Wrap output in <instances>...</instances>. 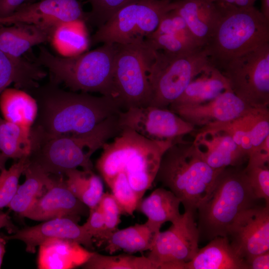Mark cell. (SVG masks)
Segmentation results:
<instances>
[{"mask_svg":"<svg viewBox=\"0 0 269 269\" xmlns=\"http://www.w3.org/2000/svg\"><path fill=\"white\" fill-rule=\"evenodd\" d=\"M255 109L228 90L206 103L170 110L194 127L202 128L238 118Z\"/></svg>","mask_w":269,"mask_h":269,"instance_id":"18","label":"cell"},{"mask_svg":"<svg viewBox=\"0 0 269 269\" xmlns=\"http://www.w3.org/2000/svg\"><path fill=\"white\" fill-rule=\"evenodd\" d=\"M119 205L122 213L133 216L141 200L123 173L117 174L107 185Z\"/></svg>","mask_w":269,"mask_h":269,"instance_id":"36","label":"cell"},{"mask_svg":"<svg viewBox=\"0 0 269 269\" xmlns=\"http://www.w3.org/2000/svg\"><path fill=\"white\" fill-rule=\"evenodd\" d=\"M29 0H0V18L12 15L17 9Z\"/></svg>","mask_w":269,"mask_h":269,"instance_id":"43","label":"cell"},{"mask_svg":"<svg viewBox=\"0 0 269 269\" xmlns=\"http://www.w3.org/2000/svg\"><path fill=\"white\" fill-rule=\"evenodd\" d=\"M118 120L121 128H129L156 141L176 140L195 127L168 108L151 106L122 110L118 114Z\"/></svg>","mask_w":269,"mask_h":269,"instance_id":"13","label":"cell"},{"mask_svg":"<svg viewBox=\"0 0 269 269\" xmlns=\"http://www.w3.org/2000/svg\"><path fill=\"white\" fill-rule=\"evenodd\" d=\"M89 208L79 200L67 187L61 178H53L46 192L37 199L24 214L30 219L45 221L69 217L79 222L80 217L89 214Z\"/></svg>","mask_w":269,"mask_h":269,"instance_id":"17","label":"cell"},{"mask_svg":"<svg viewBox=\"0 0 269 269\" xmlns=\"http://www.w3.org/2000/svg\"><path fill=\"white\" fill-rule=\"evenodd\" d=\"M269 162V136L256 147L249 155L248 165H263Z\"/></svg>","mask_w":269,"mask_h":269,"instance_id":"42","label":"cell"},{"mask_svg":"<svg viewBox=\"0 0 269 269\" xmlns=\"http://www.w3.org/2000/svg\"><path fill=\"white\" fill-rule=\"evenodd\" d=\"M260 11L264 17L269 21V0H262Z\"/></svg>","mask_w":269,"mask_h":269,"instance_id":"47","label":"cell"},{"mask_svg":"<svg viewBox=\"0 0 269 269\" xmlns=\"http://www.w3.org/2000/svg\"><path fill=\"white\" fill-rule=\"evenodd\" d=\"M222 170L209 166L193 141L181 138L163 153L155 180L179 198L185 211L196 214Z\"/></svg>","mask_w":269,"mask_h":269,"instance_id":"5","label":"cell"},{"mask_svg":"<svg viewBox=\"0 0 269 269\" xmlns=\"http://www.w3.org/2000/svg\"><path fill=\"white\" fill-rule=\"evenodd\" d=\"M78 221L69 217L52 219L38 225L17 230L13 235L3 236L6 240H18L25 245L26 251L35 252L36 248L51 239L75 242L87 249L93 250V238Z\"/></svg>","mask_w":269,"mask_h":269,"instance_id":"16","label":"cell"},{"mask_svg":"<svg viewBox=\"0 0 269 269\" xmlns=\"http://www.w3.org/2000/svg\"><path fill=\"white\" fill-rule=\"evenodd\" d=\"M5 245L6 240L3 237L0 236V269L5 253Z\"/></svg>","mask_w":269,"mask_h":269,"instance_id":"48","label":"cell"},{"mask_svg":"<svg viewBox=\"0 0 269 269\" xmlns=\"http://www.w3.org/2000/svg\"><path fill=\"white\" fill-rule=\"evenodd\" d=\"M184 269H249L246 261L231 246L227 237H216L199 249Z\"/></svg>","mask_w":269,"mask_h":269,"instance_id":"25","label":"cell"},{"mask_svg":"<svg viewBox=\"0 0 269 269\" xmlns=\"http://www.w3.org/2000/svg\"><path fill=\"white\" fill-rule=\"evenodd\" d=\"M8 158L0 152V171L5 168V166Z\"/></svg>","mask_w":269,"mask_h":269,"instance_id":"49","label":"cell"},{"mask_svg":"<svg viewBox=\"0 0 269 269\" xmlns=\"http://www.w3.org/2000/svg\"><path fill=\"white\" fill-rule=\"evenodd\" d=\"M94 252L72 241L51 239L40 245L37 258L39 269H70L82 266Z\"/></svg>","mask_w":269,"mask_h":269,"instance_id":"24","label":"cell"},{"mask_svg":"<svg viewBox=\"0 0 269 269\" xmlns=\"http://www.w3.org/2000/svg\"><path fill=\"white\" fill-rule=\"evenodd\" d=\"M23 174L25 180L18 185L15 194L7 206L11 210L21 217L31 208L52 184L53 178L37 166L28 163Z\"/></svg>","mask_w":269,"mask_h":269,"instance_id":"30","label":"cell"},{"mask_svg":"<svg viewBox=\"0 0 269 269\" xmlns=\"http://www.w3.org/2000/svg\"><path fill=\"white\" fill-rule=\"evenodd\" d=\"M27 92L38 105L32 127L50 135L86 133L123 110L112 97L66 91L51 80Z\"/></svg>","mask_w":269,"mask_h":269,"instance_id":"1","label":"cell"},{"mask_svg":"<svg viewBox=\"0 0 269 269\" xmlns=\"http://www.w3.org/2000/svg\"><path fill=\"white\" fill-rule=\"evenodd\" d=\"M144 42L155 50L181 54L201 48L183 18L174 10L166 12Z\"/></svg>","mask_w":269,"mask_h":269,"instance_id":"21","label":"cell"},{"mask_svg":"<svg viewBox=\"0 0 269 269\" xmlns=\"http://www.w3.org/2000/svg\"><path fill=\"white\" fill-rule=\"evenodd\" d=\"M256 200L244 168L241 166L224 168L218 175L210 194L197 209L199 240L227 237L238 216L255 206Z\"/></svg>","mask_w":269,"mask_h":269,"instance_id":"7","label":"cell"},{"mask_svg":"<svg viewBox=\"0 0 269 269\" xmlns=\"http://www.w3.org/2000/svg\"><path fill=\"white\" fill-rule=\"evenodd\" d=\"M117 49V44L105 43L89 52L63 57L40 46L35 62L47 69L50 80L72 91L96 92L115 98L113 69Z\"/></svg>","mask_w":269,"mask_h":269,"instance_id":"4","label":"cell"},{"mask_svg":"<svg viewBox=\"0 0 269 269\" xmlns=\"http://www.w3.org/2000/svg\"><path fill=\"white\" fill-rule=\"evenodd\" d=\"M7 18L8 24H33L45 30L50 36L52 30L60 23L86 21L87 13L77 0H40L24 3Z\"/></svg>","mask_w":269,"mask_h":269,"instance_id":"15","label":"cell"},{"mask_svg":"<svg viewBox=\"0 0 269 269\" xmlns=\"http://www.w3.org/2000/svg\"><path fill=\"white\" fill-rule=\"evenodd\" d=\"M215 3L218 18L204 48L215 66L220 70L230 60L269 43V21L254 6Z\"/></svg>","mask_w":269,"mask_h":269,"instance_id":"6","label":"cell"},{"mask_svg":"<svg viewBox=\"0 0 269 269\" xmlns=\"http://www.w3.org/2000/svg\"><path fill=\"white\" fill-rule=\"evenodd\" d=\"M0 110L5 121L31 129L37 118L38 105L26 91L8 87L0 94Z\"/></svg>","mask_w":269,"mask_h":269,"instance_id":"29","label":"cell"},{"mask_svg":"<svg viewBox=\"0 0 269 269\" xmlns=\"http://www.w3.org/2000/svg\"><path fill=\"white\" fill-rule=\"evenodd\" d=\"M172 4V9L184 20L199 46L205 48L217 20L216 4L209 0H177Z\"/></svg>","mask_w":269,"mask_h":269,"instance_id":"22","label":"cell"},{"mask_svg":"<svg viewBox=\"0 0 269 269\" xmlns=\"http://www.w3.org/2000/svg\"><path fill=\"white\" fill-rule=\"evenodd\" d=\"M5 20L3 18H0V24H4Z\"/></svg>","mask_w":269,"mask_h":269,"instance_id":"50","label":"cell"},{"mask_svg":"<svg viewBox=\"0 0 269 269\" xmlns=\"http://www.w3.org/2000/svg\"><path fill=\"white\" fill-rule=\"evenodd\" d=\"M30 131L0 118V152L8 158L28 157L31 149Z\"/></svg>","mask_w":269,"mask_h":269,"instance_id":"34","label":"cell"},{"mask_svg":"<svg viewBox=\"0 0 269 269\" xmlns=\"http://www.w3.org/2000/svg\"><path fill=\"white\" fill-rule=\"evenodd\" d=\"M171 0H139L116 12L98 27L91 42L118 44L141 43L172 8Z\"/></svg>","mask_w":269,"mask_h":269,"instance_id":"9","label":"cell"},{"mask_svg":"<svg viewBox=\"0 0 269 269\" xmlns=\"http://www.w3.org/2000/svg\"><path fill=\"white\" fill-rule=\"evenodd\" d=\"M227 237L246 262L256 255L269 251V205H255L242 212L231 227Z\"/></svg>","mask_w":269,"mask_h":269,"instance_id":"14","label":"cell"},{"mask_svg":"<svg viewBox=\"0 0 269 269\" xmlns=\"http://www.w3.org/2000/svg\"><path fill=\"white\" fill-rule=\"evenodd\" d=\"M201 128L225 131L249 157L254 149L269 136V108H256L238 118Z\"/></svg>","mask_w":269,"mask_h":269,"instance_id":"20","label":"cell"},{"mask_svg":"<svg viewBox=\"0 0 269 269\" xmlns=\"http://www.w3.org/2000/svg\"><path fill=\"white\" fill-rule=\"evenodd\" d=\"M121 131L118 115L106 119L83 134L50 135L31 127L28 162L49 174H64L78 167L93 170V154Z\"/></svg>","mask_w":269,"mask_h":269,"instance_id":"3","label":"cell"},{"mask_svg":"<svg viewBox=\"0 0 269 269\" xmlns=\"http://www.w3.org/2000/svg\"><path fill=\"white\" fill-rule=\"evenodd\" d=\"M252 192L257 199H264L269 204V164L248 165L244 168Z\"/></svg>","mask_w":269,"mask_h":269,"instance_id":"40","label":"cell"},{"mask_svg":"<svg viewBox=\"0 0 269 269\" xmlns=\"http://www.w3.org/2000/svg\"><path fill=\"white\" fill-rule=\"evenodd\" d=\"M83 226L93 238L101 241L104 231L105 221L98 205L89 209L88 218Z\"/></svg>","mask_w":269,"mask_h":269,"instance_id":"41","label":"cell"},{"mask_svg":"<svg viewBox=\"0 0 269 269\" xmlns=\"http://www.w3.org/2000/svg\"><path fill=\"white\" fill-rule=\"evenodd\" d=\"M157 234L146 223L118 229L106 241L105 250L110 254L121 250L129 253L149 251Z\"/></svg>","mask_w":269,"mask_h":269,"instance_id":"32","label":"cell"},{"mask_svg":"<svg viewBox=\"0 0 269 269\" xmlns=\"http://www.w3.org/2000/svg\"><path fill=\"white\" fill-rule=\"evenodd\" d=\"M176 140H153L122 128L103 146L96 168L107 185L117 174H124L142 199L155 181L163 153Z\"/></svg>","mask_w":269,"mask_h":269,"instance_id":"2","label":"cell"},{"mask_svg":"<svg viewBox=\"0 0 269 269\" xmlns=\"http://www.w3.org/2000/svg\"><path fill=\"white\" fill-rule=\"evenodd\" d=\"M36 0H29L28 2H34V1H36Z\"/></svg>","mask_w":269,"mask_h":269,"instance_id":"51","label":"cell"},{"mask_svg":"<svg viewBox=\"0 0 269 269\" xmlns=\"http://www.w3.org/2000/svg\"><path fill=\"white\" fill-rule=\"evenodd\" d=\"M28 157L18 159L8 169L0 173V210L8 205L16 193L19 178L27 166Z\"/></svg>","mask_w":269,"mask_h":269,"instance_id":"37","label":"cell"},{"mask_svg":"<svg viewBox=\"0 0 269 269\" xmlns=\"http://www.w3.org/2000/svg\"><path fill=\"white\" fill-rule=\"evenodd\" d=\"M155 51L144 41L138 44H117L113 85L115 98L123 110L149 105L148 71Z\"/></svg>","mask_w":269,"mask_h":269,"instance_id":"10","label":"cell"},{"mask_svg":"<svg viewBox=\"0 0 269 269\" xmlns=\"http://www.w3.org/2000/svg\"><path fill=\"white\" fill-rule=\"evenodd\" d=\"M216 3H223L238 7H247L254 6L257 0H209Z\"/></svg>","mask_w":269,"mask_h":269,"instance_id":"45","label":"cell"},{"mask_svg":"<svg viewBox=\"0 0 269 269\" xmlns=\"http://www.w3.org/2000/svg\"><path fill=\"white\" fill-rule=\"evenodd\" d=\"M84 21L78 20L62 22L52 30L48 42L60 56L77 55L88 48L89 40Z\"/></svg>","mask_w":269,"mask_h":269,"instance_id":"31","label":"cell"},{"mask_svg":"<svg viewBox=\"0 0 269 269\" xmlns=\"http://www.w3.org/2000/svg\"><path fill=\"white\" fill-rule=\"evenodd\" d=\"M82 267L85 269H159L147 257L128 254L108 256L94 252Z\"/></svg>","mask_w":269,"mask_h":269,"instance_id":"35","label":"cell"},{"mask_svg":"<svg viewBox=\"0 0 269 269\" xmlns=\"http://www.w3.org/2000/svg\"><path fill=\"white\" fill-rule=\"evenodd\" d=\"M2 228H6L9 233H15L17 230L8 214L0 210V229Z\"/></svg>","mask_w":269,"mask_h":269,"instance_id":"46","label":"cell"},{"mask_svg":"<svg viewBox=\"0 0 269 269\" xmlns=\"http://www.w3.org/2000/svg\"><path fill=\"white\" fill-rule=\"evenodd\" d=\"M196 214L184 211L170 228L156 235L147 256L159 269H184L199 250Z\"/></svg>","mask_w":269,"mask_h":269,"instance_id":"12","label":"cell"},{"mask_svg":"<svg viewBox=\"0 0 269 269\" xmlns=\"http://www.w3.org/2000/svg\"><path fill=\"white\" fill-rule=\"evenodd\" d=\"M228 90L231 89L227 78L219 69L211 63L191 81L168 108L172 110L203 104Z\"/></svg>","mask_w":269,"mask_h":269,"instance_id":"23","label":"cell"},{"mask_svg":"<svg viewBox=\"0 0 269 269\" xmlns=\"http://www.w3.org/2000/svg\"><path fill=\"white\" fill-rule=\"evenodd\" d=\"M139 0H89L91 10L86 20L99 27L123 7Z\"/></svg>","mask_w":269,"mask_h":269,"instance_id":"38","label":"cell"},{"mask_svg":"<svg viewBox=\"0 0 269 269\" xmlns=\"http://www.w3.org/2000/svg\"><path fill=\"white\" fill-rule=\"evenodd\" d=\"M231 90L253 108H269V43L237 56L220 69Z\"/></svg>","mask_w":269,"mask_h":269,"instance_id":"11","label":"cell"},{"mask_svg":"<svg viewBox=\"0 0 269 269\" xmlns=\"http://www.w3.org/2000/svg\"><path fill=\"white\" fill-rule=\"evenodd\" d=\"M12 24L0 27V50L10 56L21 57L32 47L49 41L48 33L36 25Z\"/></svg>","mask_w":269,"mask_h":269,"instance_id":"28","label":"cell"},{"mask_svg":"<svg viewBox=\"0 0 269 269\" xmlns=\"http://www.w3.org/2000/svg\"><path fill=\"white\" fill-rule=\"evenodd\" d=\"M47 72L35 62L10 56L0 50V94L11 84L28 92L38 87Z\"/></svg>","mask_w":269,"mask_h":269,"instance_id":"26","label":"cell"},{"mask_svg":"<svg viewBox=\"0 0 269 269\" xmlns=\"http://www.w3.org/2000/svg\"><path fill=\"white\" fill-rule=\"evenodd\" d=\"M66 185L69 191L89 209L98 206L104 194L103 179L93 170L77 168L67 171Z\"/></svg>","mask_w":269,"mask_h":269,"instance_id":"33","label":"cell"},{"mask_svg":"<svg viewBox=\"0 0 269 269\" xmlns=\"http://www.w3.org/2000/svg\"><path fill=\"white\" fill-rule=\"evenodd\" d=\"M249 269H269V251L256 255L246 261Z\"/></svg>","mask_w":269,"mask_h":269,"instance_id":"44","label":"cell"},{"mask_svg":"<svg viewBox=\"0 0 269 269\" xmlns=\"http://www.w3.org/2000/svg\"><path fill=\"white\" fill-rule=\"evenodd\" d=\"M105 221V228L101 242H106L118 229L120 224L121 208L112 193L104 192L98 204Z\"/></svg>","mask_w":269,"mask_h":269,"instance_id":"39","label":"cell"},{"mask_svg":"<svg viewBox=\"0 0 269 269\" xmlns=\"http://www.w3.org/2000/svg\"><path fill=\"white\" fill-rule=\"evenodd\" d=\"M193 141L204 160L212 168L222 170L229 166H241L248 156L225 131L201 128Z\"/></svg>","mask_w":269,"mask_h":269,"instance_id":"19","label":"cell"},{"mask_svg":"<svg viewBox=\"0 0 269 269\" xmlns=\"http://www.w3.org/2000/svg\"><path fill=\"white\" fill-rule=\"evenodd\" d=\"M211 63L204 48L181 54L155 50L148 71L149 106L168 108Z\"/></svg>","mask_w":269,"mask_h":269,"instance_id":"8","label":"cell"},{"mask_svg":"<svg viewBox=\"0 0 269 269\" xmlns=\"http://www.w3.org/2000/svg\"><path fill=\"white\" fill-rule=\"evenodd\" d=\"M179 198L170 190L157 188L147 197L142 199L136 210L147 217L145 222L151 230L157 234L162 224L166 222L172 224L181 218Z\"/></svg>","mask_w":269,"mask_h":269,"instance_id":"27","label":"cell"}]
</instances>
